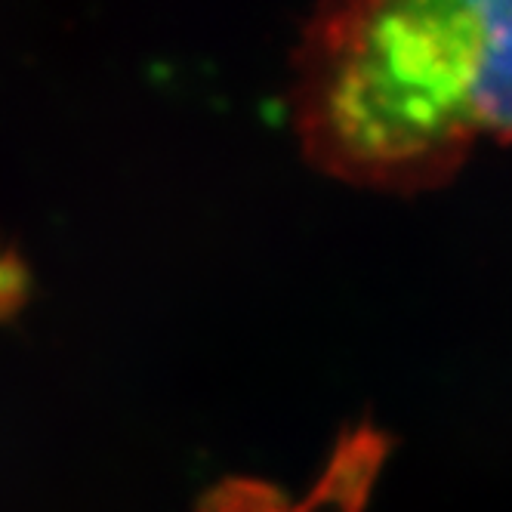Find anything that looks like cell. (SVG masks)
Here are the masks:
<instances>
[{
  "label": "cell",
  "mask_w": 512,
  "mask_h": 512,
  "mask_svg": "<svg viewBox=\"0 0 512 512\" xmlns=\"http://www.w3.org/2000/svg\"><path fill=\"white\" fill-rule=\"evenodd\" d=\"M290 115L324 173L383 192L442 186L479 142L509 136V4L321 7L294 56Z\"/></svg>",
  "instance_id": "1"
},
{
  "label": "cell",
  "mask_w": 512,
  "mask_h": 512,
  "mask_svg": "<svg viewBox=\"0 0 512 512\" xmlns=\"http://www.w3.org/2000/svg\"><path fill=\"white\" fill-rule=\"evenodd\" d=\"M383 457L386 442L371 426H361L343 438L306 497H287L269 482L229 479L213 488L195 512H361Z\"/></svg>",
  "instance_id": "2"
}]
</instances>
